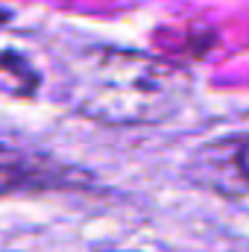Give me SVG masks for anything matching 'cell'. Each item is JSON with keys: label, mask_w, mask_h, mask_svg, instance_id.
I'll return each mask as SVG.
<instances>
[{"label": "cell", "mask_w": 249, "mask_h": 252, "mask_svg": "<svg viewBox=\"0 0 249 252\" xmlns=\"http://www.w3.org/2000/svg\"><path fill=\"white\" fill-rule=\"evenodd\" d=\"M182 64L124 47H82L64 64V94L73 112L106 126H156L190 97Z\"/></svg>", "instance_id": "1"}, {"label": "cell", "mask_w": 249, "mask_h": 252, "mask_svg": "<svg viewBox=\"0 0 249 252\" xmlns=\"http://www.w3.org/2000/svg\"><path fill=\"white\" fill-rule=\"evenodd\" d=\"M190 173L199 185L226 193L247 196L249 193V132L217 138L199 147L190 158Z\"/></svg>", "instance_id": "2"}, {"label": "cell", "mask_w": 249, "mask_h": 252, "mask_svg": "<svg viewBox=\"0 0 249 252\" xmlns=\"http://www.w3.org/2000/svg\"><path fill=\"white\" fill-rule=\"evenodd\" d=\"M67 185V173L62 167L41 156L27 153L12 144H0V196L18 190H47Z\"/></svg>", "instance_id": "3"}, {"label": "cell", "mask_w": 249, "mask_h": 252, "mask_svg": "<svg viewBox=\"0 0 249 252\" xmlns=\"http://www.w3.org/2000/svg\"><path fill=\"white\" fill-rule=\"evenodd\" d=\"M0 70H3V73H9V76H15V79H21L27 94L38 85V76L30 70V64L24 62V56H18V53L3 50V53H0Z\"/></svg>", "instance_id": "4"}]
</instances>
